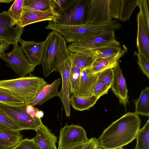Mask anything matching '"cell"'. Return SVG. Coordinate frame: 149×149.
<instances>
[{
    "mask_svg": "<svg viewBox=\"0 0 149 149\" xmlns=\"http://www.w3.org/2000/svg\"><path fill=\"white\" fill-rule=\"evenodd\" d=\"M141 120L138 114L128 112L105 129L97 139L102 149L122 148L136 138Z\"/></svg>",
    "mask_w": 149,
    "mask_h": 149,
    "instance_id": "1",
    "label": "cell"
},
{
    "mask_svg": "<svg viewBox=\"0 0 149 149\" xmlns=\"http://www.w3.org/2000/svg\"><path fill=\"white\" fill-rule=\"evenodd\" d=\"M69 57V52L64 38L52 31L44 41V50L42 63L43 75L46 77L54 71H58L61 62Z\"/></svg>",
    "mask_w": 149,
    "mask_h": 149,
    "instance_id": "2",
    "label": "cell"
},
{
    "mask_svg": "<svg viewBox=\"0 0 149 149\" xmlns=\"http://www.w3.org/2000/svg\"><path fill=\"white\" fill-rule=\"evenodd\" d=\"M48 23L46 29H52L62 34L66 41L71 43L84 40L106 30L117 29L118 26L115 20L102 25H68L58 24L52 20L49 21Z\"/></svg>",
    "mask_w": 149,
    "mask_h": 149,
    "instance_id": "3",
    "label": "cell"
},
{
    "mask_svg": "<svg viewBox=\"0 0 149 149\" xmlns=\"http://www.w3.org/2000/svg\"><path fill=\"white\" fill-rule=\"evenodd\" d=\"M47 82L44 79L35 77L31 73L28 77L0 80V88L11 92L24 101L27 105L32 102Z\"/></svg>",
    "mask_w": 149,
    "mask_h": 149,
    "instance_id": "4",
    "label": "cell"
},
{
    "mask_svg": "<svg viewBox=\"0 0 149 149\" xmlns=\"http://www.w3.org/2000/svg\"><path fill=\"white\" fill-rule=\"evenodd\" d=\"M24 103L18 105L0 103V110L13 121L22 130H32L36 131L43 127L41 119L33 117L27 113Z\"/></svg>",
    "mask_w": 149,
    "mask_h": 149,
    "instance_id": "5",
    "label": "cell"
},
{
    "mask_svg": "<svg viewBox=\"0 0 149 149\" xmlns=\"http://www.w3.org/2000/svg\"><path fill=\"white\" fill-rule=\"evenodd\" d=\"M0 58L7 63L20 77L33 72L36 66L30 63L18 44L13 45L10 52L0 55Z\"/></svg>",
    "mask_w": 149,
    "mask_h": 149,
    "instance_id": "6",
    "label": "cell"
},
{
    "mask_svg": "<svg viewBox=\"0 0 149 149\" xmlns=\"http://www.w3.org/2000/svg\"><path fill=\"white\" fill-rule=\"evenodd\" d=\"M88 0H74L69 7L54 22L60 24L76 25L86 24Z\"/></svg>",
    "mask_w": 149,
    "mask_h": 149,
    "instance_id": "7",
    "label": "cell"
},
{
    "mask_svg": "<svg viewBox=\"0 0 149 149\" xmlns=\"http://www.w3.org/2000/svg\"><path fill=\"white\" fill-rule=\"evenodd\" d=\"M112 20L109 0H88L86 24L102 25L109 23Z\"/></svg>",
    "mask_w": 149,
    "mask_h": 149,
    "instance_id": "8",
    "label": "cell"
},
{
    "mask_svg": "<svg viewBox=\"0 0 149 149\" xmlns=\"http://www.w3.org/2000/svg\"><path fill=\"white\" fill-rule=\"evenodd\" d=\"M57 149H63L89 140L85 130L81 126L74 125H65L59 132Z\"/></svg>",
    "mask_w": 149,
    "mask_h": 149,
    "instance_id": "9",
    "label": "cell"
},
{
    "mask_svg": "<svg viewBox=\"0 0 149 149\" xmlns=\"http://www.w3.org/2000/svg\"><path fill=\"white\" fill-rule=\"evenodd\" d=\"M24 28L16 25L8 11L0 13V39L10 45H14L21 39Z\"/></svg>",
    "mask_w": 149,
    "mask_h": 149,
    "instance_id": "10",
    "label": "cell"
},
{
    "mask_svg": "<svg viewBox=\"0 0 149 149\" xmlns=\"http://www.w3.org/2000/svg\"><path fill=\"white\" fill-rule=\"evenodd\" d=\"M114 31L113 29L102 31L84 40L72 43L68 48H91L111 45L120 46V42L115 39Z\"/></svg>",
    "mask_w": 149,
    "mask_h": 149,
    "instance_id": "11",
    "label": "cell"
},
{
    "mask_svg": "<svg viewBox=\"0 0 149 149\" xmlns=\"http://www.w3.org/2000/svg\"><path fill=\"white\" fill-rule=\"evenodd\" d=\"M72 62L69 57L61 62L58 66V71L60 74L62 81V87L59 96L62 103L66 116H70V103L69 77Z\"/></svg>",
    "mask_w": 149,
    "mask_h": 149,
    "instance_id": "12",
    "label": "cell"
},
{
    "mask_svg": "<svg viewBox=\"0 0 149 149\" xmlns=\"http://www.w3.org/2000/svg\"><path fill=\"white\" fill-rule=\"evenodd\" d=\"M138 0H109L112 18L125 22L129 21L132 12L137 6Z\"/></svg>",
    "mask_w": 149,
    "mask_h": 149,
    "instance_id": "13",
    "label": "cell"
},
{
    "mask_svg": "<svg viewBox=\"0 0 149 149\" xmlns=\"http://www.w3.org/2000/svg\"><path fill=\"white\" fill-rule=\"evenodd\" d=\"M113 77L111 88L115 95L118 98L121 104L126 108L129 103L128 89L119 63L112 68Z\"/></svg>",
    "mask_w": 149,
    "mask_h": 149,
    "instance_id": "14",
    "label": "cell"
},
{
    "mask_svg": "<svg viewBox=\"0 0 149 149\" xmlns=\"http://www.w3.org/2000/svg\"><path fill=\"white\" fill-rule=\"evenodd\" d=\"M60 16L53 8L43 11H23L18 25L20 27H24L28 25L38 22L54 20Z\"/></svg>",
    "mask_w": 149,
    "mask_h": 149,
    "instance_id": "15",
    "label": "cell"
},
{
    "mask_svg": "<svg viewBox=\"0 0 149 149\" xmlns=\"http://www.w3.org/2000/svg\"><path fill=\"white\" fill-rule=\"evenodd\" d=\"M137 32L136 40L138 53L149 61V23L139 12L137 15Z\"/></svg>",
    "mask_w": 149,
    "mask_h": 149,
    "instance_id": "16",
    "label": "cell"
},
{
    "mask_svg": "<svg viewBox=\"0 0 149 149\" xmlns=\"http://www.w3.org/2000/svg\"><path fill=\"white\" fill-rule=\"evenodd\" d=\"M19 42L23 52L32 64L36 66L42 64L44 50V41L36 42L21 39Z\"/></svg>",
    "mask_w": 149,
    "mask_h": 149,
    "instance_id": "17",
    "label": "cell"
},
{
    "mask_svg": "<svg viewBox=\"0 0 149 149\" xmlns=\"http://www.w3.org/2000/svg\"><path fill=\"white\" fill-rule=\"evenodd\" d=\"M69 52H81L97 58H105L115 55L121 49L120 46L111 45L98 47L68 48Z\"/></svg>",
    "mask_w": 149,
    "mask_h": 149,
    "instance_id": "18",
    "label": "cell"
},
{
    "mask_svg": "<svg viewBox=\"0 0 149 149\" xmlns=\"http://www.w3.org/2000/svg\"><path fill=\"white\" fill-rule=\"evenodd\" d=\"M97 81V73H92L88 68L83 70L77 89L73 95L85 97L92 95V91Z\"/></svg>",
    "mask_w": 149,
    "mask_h": 149,
    "instance_id": "19",
    "label": "cell"
},
{
    "mask_svg": "<svg viewBox=\"0 0 149 149\" xmlns=\"http://www.w3.org/2000/svg\"><path fill=\"white\" fill-rule=\"evenodd\" d=\"M128 51V49L123 45L121 50L115 56L105 58H97L91 67L88 68L93 73L96 74L106 69L113 68L119 63L120 59Z\"/></svg>",
    "mask_w": 149,
    "mask_h": 149,
    "instance_id": "20",
    "label": "cell"
},
{
    "mask_svg": "<svg viewBox=\"0 0 149 149\" xmlns=\"http://www.w3.org/2000/svg\"><path fill=\"white\" fill-rule=\"evenodd\" d=\"M36 132V134L32 139L41 149H57L56 146L57 137L46 125Z\"/></svg>",
    "mask_w": 149,
    "mask_h": 149,
    "instance_id": "21",
    "label": "cell"
},
{
    "mask_svg": "<svg viewBox=\"0 0 149 149\" xmlns=\"http://www.w3.org/2000/svg\"><path fill=\"white\" fill-rule=\"evenodd\" d=\"M61 82V79L59 78L51 84L46 85L40 91L30 104L33 107L40 105L54 97L59 96L58 88Z\"/></svg>",
    "mask_w": 149,
    "mask_h": 149,
    "instance_id": "22",
    "label": "cell"
},
{
    "mask_svg": "<svg viewBox=\"0 0 149 149\" xmlns=\"http://www.w3.org/2000/svg\"><path fill=\"white\" fill-rule=\"evenodd\" d=\"M20 132L0 129V149H9L23 139Z\"/></svg>",
    "mask_w": 149,
    "mask_h": 149,
    "instance_id": "23",
    "label": "cell"
},
{
    "mask_svg": "<svg viewBox=\"0 0 149 149\" xmlns=\"http://www.w3.org/2000/svg\"><path fill=\"white\" fill-rule=\"evenodd\" d=\"M100 97L93 95L85 97L72 95L70 98V103L75 110L83 111L93 107Z\"/></svg>",
    "mask_w": 149,
    "mask_h": 149,
    "instance_id": "24",
    "label": "cell"
},
{
    "mask_svg": "<svg viewBox=\"0 0 149 149\" xmlns=\"http://www.w3.org/2000/svg\"><path fill=\"white\" fill-rule=\"evenodd\" d=\"M69 52V58L72 64L83 70L90 68L96 58L81 52Z\"/></svg>",
    "mask_w": 149,
    "mask_h": 149,
    "instance_id": "25",
    "label": "cell"
},
{
    "mask_svg": "<svg viewBox=\"0 0 149 149\" xmlns=\"http://www.w3.org/2000/svg\"><path fill=\"white\" fill-rule=\"evenodd\" d=\"M135 113L148 117L149 116V88L146 87L141 92L136 102Z\"/></svg>",
    "mask_w": 149,
    "mask_h": 149,
    "instance_id": "26",
    "label": "cell"
},
{
    "mask_svg": "<svg viewBox=\"0 0 149 149\" xmlns=\"http://www.w3.org/2000/svg\"><path fill=\"white\" fill-rule=\"evenodd\" d=\"M52 8L51 0H25L23 11H43Z\"/></svg>",
    "mask_w": 149,
    "mask_h": 149,
    "instance_id": "27",
    "label": "cell"
},
{
    "mask_svg": "<svg viewBox=\"0 0 149 149\" xmlns=\"http://www.w3.org/2000/svg\"><path fill=\"white\" fill-rule=\"evenodd\" d=\"M137 149H149V120L138 131L136 138Z\"/></svg>",
    "mask_w": 149,
    "mask_h": 149,
    "instance_id": "28",
    "label": "cell"
},
{
    "mask_svg": "<svg viewBox=\"0 0 149 149\" xmlns=\"http://www.w3.org/2000/svg\"><path fill=\"white\" fill-rule=\"evenodd\" d=\"M82 70L72 63L69 77L70 94L73 95L77 91Z\"/></svg>",
    "mask_w": 149,
    "mask_h": 149,
    "instance_id": "29",
    "label": "cell"
},
{
    "mask_svg": "<svg viewBox=\"0 0 149 149\" xmlns=\"http://www.w3.org/2000/svg\"><path fill=\"white\" fill-rule=\"evenodd\" d=\"M25 0H15L8 11L9 14L17 25L20 20L23 12Z\"/></svg>",
    "mask_w": 149,
    "mask_h": 149,
    "instance_id": "30",
    "label": "cell"
},
{
    "mask_svg": "<svg viewBox=\"0 0 149 149\" xmlns=\"http://www.w3.org/2000/svg\"><path fill=\"white\" fill-rule=\"evenodd\" d=\"M0 103L8 105H18L25 102L8 91L0 88Z\"/></svg>",
    "mask_w": 149,
    "mask_h": 149,
    "instance_id": "31",
    "label": "cell"
},
{
    "mask_svg": "<svg viewBox=\"0 0 149 149\" xmlns=\"http://www.w3.org/2000/svg\"><path fill=\"white\" fill-rule=\"evenodd\" d=\"M0 129L13 132L22 130L13 121L0 110Z\"/></svg>",
    "mask_w": 149,
    "mask_h": 149,
    "instance_id": "32",
    "label": "cell"
},
{
    "mask_svg": "<svg viewBox=\"0 0 149 149\" xmlns=\"http://www.w3.org/2000/svg\"><path fill=\"white\" fill-rule=\"evenodd\" d=\"M112 68H109L97 73L98 80L108 86H111L113 77Z\"/></svg>",
    "mask_w": 149,
    "mask_h": 149,
    "instance_id": "33",
    "label": "cell"
},
{
    "mask_svg": "<svg viewBox=\"0 0 149 149\" xmlns=\"http://www.w3.org/2000/svg\"><path fill=\"white\" fill-rule=\"evenodd\" d=\"M73 1L74 0H51L52 7L61 16Z\"/></svg>",
    "mask_w": 149,
    "mask_h": 149,
    "instance_id": "34",
    "label": "cell"
},
{
    "mask_svg": "<svg viewBox=\"0 0 149 149\" xmlns=\"http://www.w3.org/2000/svg\"><path fill=\"white\" fill-rule=\"evenodd\" d=\"M9 149H41L33 141L32 139H22L14 147Z\"/></svg>",
    "mask_w": 149,
    "mask_h": 149,
    "instance_id": "35",
    "label": "cell"
},
{
    "mask_svg": "<svg viewBox=\"0 0 149 149\" xmlns=\"http://www.w3.org/2000/svg\"><path fill=\"white\" fill-rule=\"evenodd\" d=\"M111 86H108L103 82L98 80L92 93L93 95L100 97L102 96L107 94Z\"/></svg>",
    "mask_w": 149,
    "mask_h": 149,
    "instance_id": "36",
    "label": "cell"
},
{
    "mask_svg": "<svg viewBox=\"0 0 149 149\" xmlns=\"http://www.w3.org/2000/svg\"><path fill=\"white\" fill-rule=\"evenodd\" d=\"M134 54L137 57V63L141 71L149 78V61L146 59L140 53L135 52Z\"/></svg>",
    "mask_w": 149,
    "mask_h": 149,
    "instance_id": "37",
    "label": "cell"
},
{
    "mask_svg": "<svg viewBox=\"0 0 149 149\" xmlns=\"http://www.w3.org/2000/svg\"><path fill=\"white\" fill-rule=\"evenodd\" d=\"M99 147L98 141L95 138H92L82 149H97Z\"/></svg>",
    "mask_w": 149,
    "mask_h": 149,
    "instance_id": "38",
    "label": "cell"
},
{
    "mask_svg": "<svg viewBox=\"0 0 149 149\" xmlns=\"http://www.w3.org/2000/svg\"><path fill=\"white\" fill-rule=\"evenodd\" d=\"M10 45L0 39V55L4 54L5 51L9 48Z\"/></svg>",
    "mask_w": 149,
    "mask_h": 149,
    "instance_id": "39",
    "label": "cell"
},
{
    "mask_svg": "<svg viewBox=\"0 0 149 149\" xmlns=\"http://www.w3.org/2000/svg\"><path fill=\"white\" fill-rule=\"evenodd\" d=\"M88 142L78 144L63 149H82Z\"/></svg>",
    "mask_w": 149,
    "mask_h": 149,
    "instance_id": "40",
    "label": "cell"
},
{
    "mask_svg": "<svg viewBox=\"0 0 149 149\" xmlns=\"http://www.w3.org/2000/svg\"><path fill=\"white\" fill-rule=\"evenodd\" d=\"M44 116V113L42 111L38 110L36 111L35 116L38 118L41 119Z\"/></svg>",
    "mask_w": 149,
    "mask_h": 149,
    "instance_id": "41",
    "label": "cell"
},
{
    "mask_svg": "<svg viewBox=\"0 0 149 149\" xmlns=\"http://www.w3.org/2000/svg\"><path fill=\"white\" fill-rule=\"evenodd\" d=\"M33 108V107L30 104L27 105L26 107V112L30 115L31 111Z\"/></svg>",
    "mask_w": 149,
    "mask_h": 149,
    "instance_id": "42",
    "label": "cell"
},
{
    "mask_svg": "<svg viewBox=\"0 0 149 149\" xmlns=\"http://www.w3.org/2000/svg\"><path fill=\"white\" fill-rule=\"evenodd\" d=\"M38 110V109L37 108L34 107L31 111L30 115L33 117H35V114Z\"/></svg>",
    "mask_w": 149,
    "mask_h": 149,
    "instance_id": "43",
    "label": "cell"
},
{
    "mask_svg": "<svg viewBox=\"0 0 149 149\" xmlns=\"http://www.w3.org/2000/svg\"><path fill=\"white\" fill-rule=\"evenodd\" d=\"M13 1V0H0V3H8Z\"/></svg>",
    "mask_w": 149,
    "mask_h": 149,
    "instance_id": "44",
    "label": "cell"
},
{
    "mask_svg": "<svg viewBox=\"0 0 149 149\" xmlns=\"http://www.w3.org/2000/svg\"><path fill=\"white\" fill-rule=\"evenodd\" d=\"M97 149H102L100 147H99Z\"/></svg>",
    "mask_w": 149,
    "mask_h": 149,
    "instance_id": "45",
    "label": "cell"
},
{
    "mask_svg": "<svg viewBox=\"0 0 149 149\" xmlns=\"http://www.w3.org/2000/svg\"><path fill=\"white\" fill-rule=\"evenodd\" d=\"M118 149H124L123 148H119Z\"/></svg>",
    "mask_w": 149,
    "mask_h": 149,
    "instance_id": "46",
    "label": "cell"
},
{
    "mask_svg": "<svg viewBox=\"0 0 149 149\" xmlns=\"http://www.w3.org/2000/svg\"><path fill=\"white\" fill-rule=\"evenodd\" d=\"M134 149H136V148H135Z\"/></svg>",
    "mask_w": 149,
    "mask_h": 149,
    "instance_id": "47",
    "label": "cell"
}]
</instances>
